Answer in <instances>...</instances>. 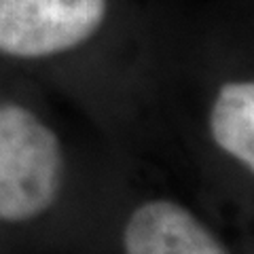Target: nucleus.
I'll return each mask as SVG.
<instances>
[{
    "mask_svg": "<svg viewBox=\"0 0 254 254\" xmlns=\"http://www.w3.org/2000/svg\"><path fill=\"white\" fill-rule=\"evenodd\" d=\"M64 180L60 138L17 104H0V220L41 216Z\"/></svg>",
    "mask_w": 254,
    "mask_h": 254,
    "instance_id": "f257e3e1",
    "label": "nucleus"
},
{
    "mask_svg": "<svg viewBox=\"0 0 254 254\" xmlns=\"http://www.w3.org/2000/svg\"><path fill=\"white\" fill-rule=\"evenodd\" d=\"M106 17V0H0V51L15 58L74 49Z\"/></svg>",
    "mask_w": 254,
    "mask_h": 254,
    "instance_id": "f03ea898",
    "label": "nucleus"
},
{
    "mask_svg": "<svg viewBox=\"0 0 254 254\" xmlns=\"http://www.w3.org/2000/svg\"><path fill=\"white\" fill-rule=\"evenodd\" d=\"M125 254H229L187 208L148 201L131 214L123 233Z\"/></svg>",
    "mask_w": 254,
    "mask_h": 254,
    "instance_id": "7ed1b4c3",
    "label": "nucleus"
},
{
    "mask_svg": "<svg viewBox=\"0 0 254 254\" xmlns=\"http://www.w3.org/2000/svg\"><path fill=\"white\" fill-rule=\"evenodd\" d=\"M214 142L254 170V85L227 83L220 87L210 115Z\"/></svg>",
    "mask_w": 254,
    "mask_h": 254,
    "instance_id": "20e7f679",
    "label": "nucleus"
}]
</instances>
